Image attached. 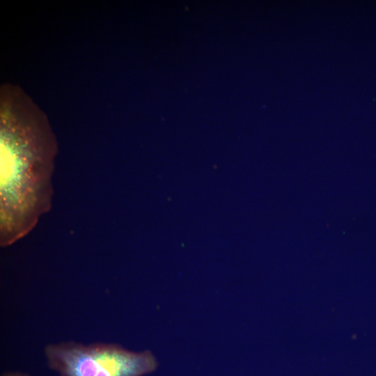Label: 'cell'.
<instances>
[{
	"mask_svg": "<svg viewBox=\"0 0 376 376\" xmlns=\"http://www.w3.org/2000/svg\"><path fill=\"white\" fill-rule=\"evenodd\" d=\"M1 376H31V375L26 373L19 371V370H10V371L3 372V373H1Z\"/></svg>",
	"mask_w": 376,
	"mask_h": 376,
	"instance_id": "cell-3",
	"label": "cell"
},
{
	"mask_svg": "<svg viewBox=\"0 0 376 376\" xmlns=\"http://www.w3.org/2000/svg\"><path fill=\"white\" fill-rule=\"evenodd\" d=\"M58 151L48 118L19 86L0 91V244L26 236L52 207Z\"/></svg>",
	"mask_w": 376,
	"mask_h": 376,
	"instance_id": "cell-1",
	"label": "cell"
},
{
	"mask_svg": "<svg viewBox=\"0 0 376 376\" xmlns=\"http://www.w3.org/2000/svg\"><path fill=\"white\" fill-rule=\"evenodd\" d=\"M43 354L57 376H146L159 366L149 350L135 352L111 343H52Z\"/></svg>",
	"mask_w": 376,
	"mask_h": 376,
	"instance_id": "cell-2",
	"label": "cell"
}]
</instances>
